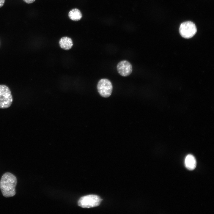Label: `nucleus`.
Masks as SVG:
<instances>
[{
	"instance_id": "obj_1",
	"label": "nucleus",
	"mask_w": 214,
	"mask_h": 214,
	"mask_svg": "<svg viewBox=\"0 0 214 214\" xmlns=\"http://www.w3.org/2000/svg\"><path fill=\"white\" fill-rule=\"evenodd\" d=\"M17 184V179L15 175L9 172L4 173L0 180V189L3 195L6 198L14 196L16 193Z\"/></svg>"
},
{
	"instance_id": "obj_2",
	"label": "nucleus",
	"mask_w": 214,
	"mask_h": 214,
	"mask_svg": "<svg viewBox=\"0 0 214 214\" xmlns=\"http://www.w3.org/2000/svg\"><path fill=\"white\" fill-rule=\"evenodd\" d=\"M13 102V97L9 88L4 84L0 85V108L10 107Z\"/></svg>"
},
{
	"instance_id": "obj_3",
	"label": "nucleus",
	"mask_w": 214,
	"mask_h": 214,
	"mask_svg": "<svg viewBox=\"0 0 214 214\" xmlns=\"http://www.w3.org/2000/svg\"><path fill=\"white\" fill-rule=\"evenodd\" d=\"M101 199L98 196L89 195L81 197L78 202V205L83 208H90L99 205Z\"/></svg>"
},
{
	"instance_id": "obj_4",
	"label": "nucleus",
	"mask_w": 214,
	"mask_h": 214,
	"mask_svg": "<svg viewBox=\"0 0 214 214\" xmlns=\"http://www.w3.org/2000/svg\"><path fill=\"white\" fill-rule=\"evenodd\" d=\"M179 32L181 35L185 38L192 37L197 32L196 27L195 24L191 21L182 23L180 25Z\"/></svg>"
},
{
	"instance_id": "obj_5",
	"label": "nucleus",
	"mask_w": 214,
	"mask_h": 214,
	"mask_svg": "<svg viewBox=\"0 0 214 214\" xmlns=\"http://www.w3.org/2000/svg\"><path fill=\"white\" fill-rule=\"evenodd\" d=\"M97 88L100 95L104 97H108L111 95L113 86L111 81L106 78L100 79L98 82Z\"/></svg>"
},
{
	"instance_id": "obj_6",
	"label": "nucleus",
	"mask_w": 214,
	"mask_h": 214,
	"mask_svg": "<svg viewBox=\"0 0 214 214\" xmlns=\"http://www.w3.org/2000/svg\"><path fill=\"white\" fill-rule=\"evenodd\" d=\"M117 70L121 76L126 77L130 75L132 71L131 64L126 60H122L119 62L117 66Z\"/></svg>"
},
{
	"instance_id": "obj_7",
	"label": "nucleus",
	"mask_w": 214,
	"mask_h": 214,
	"mask_svg": "<svg viewBox=\"0 0 214 214\" xmlns=\"http://www.w3.org/2000/svg\"><path fill=\"white\" fill-rule=\"evenodd\" d=\"M185 165L186 168L189 170H193L196 167V162L194 157L191 154H188L185 160Z\"/></svg>"
},
{
	"instance_id": "obj_8",
	"label": "nucleus",
	"mask_w": 214,
	"mask_h": 214,
	"mask_svg": "<svg viewBox=\"0 0 214 214\" xmlns=\"http://www.w3.org/2000/svg\"><path fill=\"white\" fill-rule=\"evenodd\" d=\"M60 47L65 50L70 49L73 45V42L71 38L64 37L61 38L59 42Z\"/></svg>"
},
{
	"instance_id": "obj_9",
	"label": "nucleus",
	"mask_w": 214,
	"mask_h": 214,
	"mask_svg": "<svg viewBox=\"0 0 214 214\" xmlns=\"http://www.w3.org/2000/svg\"><path fill=\"white\" fill-rule=\"evenodd\" d=\"M69 17L72 20L78 21L80 20L82 17V14L78 9L75 8L70 11L68 14Z\"/></svg>"
},
{
	"instance_id": "obj_10",
	"label": "nucleus",
	"mask_w": 214,
	"mask_h": 214,
	"mask_svg": "<svg viewBox=\"0 0 214 214\" xmlns=\"http://www.w3.org/2000/svg\"><path fill=\"white\" fill-rule=\"evenodd\" d=\"M25 2L29 4L34 2L35 0H23Z\"/></svg>"
},
{
	"instance_id": "obj_11",
	"label": "nucleus",
	"mask_w": 214,
	"mask_h": 214,
	"mask_svg": "<svg viewBox=\"0 0 214 214\" xmlns=\"http://www.w3.org/2000/svg\"><path fill=\"white\" fill-rule=\"evenodd\" d=\"M5 1V0H0V8L3 6Z\"/></svg>"
}]
</instances>
